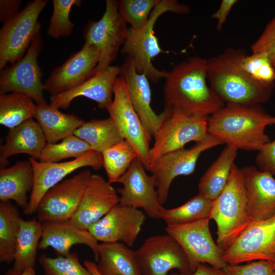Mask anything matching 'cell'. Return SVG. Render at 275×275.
Returning a JSON list of instances; mask_svg holds the SVG:
<instances>
[{
    "instance_id": "obj_8",
    "label": "cell",
    "mask_w": 275,
    "mask_h": 275,
    "mask_svg": "<svg viewBox=\"0 0 275 275\" xmlns=\"http://www.w3.org/2000/svg\"><path fill=\"white\" fill-rule=\"evenodd\" d=\"M48 1L29 2L12 19L3 23L0 30V69L8 63L14 64L25 54L41 24L38 18Z\"/></svg>"
},
{
    "instance_id": "obj_7",
    "label": "cell",
    "mask_w": 275,
    "mask_h": 275,
    "mask_svg": "<svg viewBox=\"0 0 275 275\" xmlns=\"http://www.w3.org/2000/svg\"><path fill=\"white\" fill-rule=\"evenodd\" d=\"M128 30L119 11V1H105L102 17L98 21L90 20L84 30L85 43L95 46L100 52L94 75L111 66L126 39Z\"/></svg>"
},
{
    "instance_id": "obj_13",
    "label": "cell",
    "mask_w": 275,
    "mask_h": 275,
    "mask_svg": "<svg viewBox=\"0 0 275 275\" xmlns=\"http://www.w3.org/2000/svg\"><path fill=\"white\" fill-rule=\"evenodd\" d=\"M106 110L123 139L135 150L145 168L149 163L152 138L149 135L129 98L126 84L118 77L114 87V97Z\"/></svg>"
},
{
    "instance_id": "obj_2",
    "label": "cell",
    "mask_w": 275,
    "mask_h": 275,
    "mask_svg": "<svg viewBox=\"0 0 275 275\" xmlns=\"http://www.w3.org/2000/svg\"><path fill=\"white\" fill-rule=\"evenodd\" d=\"M208 133L237 150L259 151L270 141L267 126L275 116L260 104H225L208 118Z\"/></svg>"
},
{
    "instance_id": "obj_37",
    "label": "cell",
    "mask_w": 275,
    "mask_h": 275,
    "mask_svg": "<svg viewBox=\"0 0 275 275\" xmlns=\"http://www.w3.org/2000/svg\"><path fill=\"white\" fill-rule=\"evenodd\" d=\"M92 150L90 145L74 134L69 136L59 143H47L39 161L56 162L69 158H78Z\"/></svg>"
},
{
    "instance_id": "obj_42",
    "label": "cell",
    "mask_w": 275,
    "mask_h": 275,
    "mask_svg": "<svg viewBox=\"0 0 275 275\" xmlns=\"http://www.w3.org/2000/svg\"><path fill=\"white\" fill-rule=\"evenodd\" d=\"M252 52L265 53L275 68V16L251 47Z\"/></svg>"
},
{
    "instance_id": "obj_43",
    "label": "cell",
    "mask_w": 275,
    "mask_h": 275,
    "mask_svg": "<svg viewBox=\"0 0 275 275\" xmlns=\"http://www.w3.org/2000/svg\"><path fill=\"white\" fill-rule=\"evenodd\" d=\"M256 167L275 176V139L266 144L256 156Z\"/></svg>"
},
{
    "instance_id": "obj_6",
    "label": "cell",
    "mask_w": 275,
    "mask_h": 275,
    "mask_svg": "<svg viewBox=\"0 0 275 275\" xmlns=\"http://www.w3.org/2000/svg\"><path fill=\"white\" fill-rule=\"evenodd\" d=\"M165 109L166 117L153 135L148 165L164 154L184 148L189 142L203 141L209 134L208 117L188 115L171 106H166Z\"/></svg>"
},
{
    "instance_id": "obj_48",
    "label": "cell",
    "mask_w": 275,
    "mask_h": 275,
    "mask_svg": "<svg viewBox=\"0 0 275 275\" xmlns=\"http://www.w3.org/2000/svg\"><path fill=\"white\" fill-rule=\"evenodd\" d=\"M23 271L14 267L9 269L5 275H21Z\"/></svg>"
},
{
    "instance_id": "obj_1",
    "label": "cell",
    "mask_w": 275,
    "mask_h": 275,
    "mask_svg": "<svg viewBox=\"0 0 275 275\" xmlns=\"http://www.w3.org/2000/svg\"><path fill=\"white\" fill-rule=\"evenodd\" d=\"M165 79L166 106L208 117L225 105L207 84V59L190 58L175 66Z\"/></svg>"
},
{
    "instance_id": "obj_30",
    "label": "cell",
    "mask_w": 275,
    "mask_h": 275,
    "mask_svg": "<svg viewBox=\"0 0 275 275\" xmlns=\"http://www.w3.org/2000/svg\"><path fill=\"white\" fill-rule=\"evenodd\" d=\"M74 134L88 144L92 150L101 153L124 140L109 117L85 121Z\"/></svg>"
},
{
    "instance_id": "obj_35",
    "label": "cell",
    "mask_w": 275,
    "mask_h": 275,
    "mask_svg": "<svg viewBox=\"0 0 275 275\" xmlns=\"http://www.w3.org/2000/svg\"><path fill=\"white\" fill-rule=\"evenodd\" d=\"M101 154L103 167L111 183H117L138 157L133 147L125 140L105 150Z\"/></svg>"
},
{
    "instance_id": "obj_33",
    "label": "cell",
    "mask_w": 275,
    "mask_h": 275,
    "mask_svg": "<svg viewBox=\"0 0 275 275\" xmlns=\"http://www.w3.org/2000/svg\"><path fill=\"white\" fill-rule=\"evenodd\" d=\"M36 104L29 96L11 92L0 95V124L9 129L33 118Z\"/></svg>"
},
{
    "instance_id": "obj_32",
    "label": "cell",
    "mask_w": 275,
    "mask_h": 275,
    "mask_svg": "<svg viewBox=\"0 0 275 275\" xmlns=\"http://www.w3.org/2000/svg\"><path fill=\"white\" fill-rule=\"evenodd\" d=\"M21 217L9 201L0 202V261L14 260Z\"/></svg>"
},
{
    "instance_id": "obj_24",
    "label": "cell",
    "mask_w": 275,
    "mask_h": 275,
    "mask_svg": "<svg viewBox=\"0 0 275 275\" xmlns=\"http://www.w3.org/2000/svg\"><path fill=\"white\" fill-rule=\"evenodd\" d=\"M42 232L38 249L53 248L58 256H66L71 247L85 244L92 251L95 259H98V241L88 230L80 229L67 222H45L42 223Z\"/></svg>"
},
{
    "instance_id": "obj_36",
    "label": "cell",
    "mask_w": 275,
    "mask_h": 275,
    "mask_svg": "<svg viewBox=\"0 0 275 275\" xmlns=\"http://www.w3.org/2000/svg\"><path fill=\"white\" fill-rule=\"evenodd\" d=\"M228 49L240 67L254 79L264 83H274L275 68L265 53L252 52L247 55L241 49Z\"/></svg>"
},
{
    "instance_id": "obj_9",
    "label": "cell",
    "mask_w": 275,
    "mask_h": 275,
    "mask_svg": "<svg viewBox=\"0 0 275 275\" xmlns=\"http://www.w3.org/2000/svg\"><path fill=\"white\" fill-rule=\"evenodd\" d=\"M223 142L210 134L203 141L188 148H182L163 155L146 168L154 176L160 204L168 200L170 188L174 179L179 176L192 174L201 154Z\"/></svg>"
},
{
    "instance_id": "obj_14",
    "label": "cell",
    "mask_w": 275,
    "mask_h": 275,
    "mask_svg": "<svg viewBox=\"0 0 275 275\" xmlns=\"http://www.w3.org/2000/svg\"><path fill=\"white\" fill-rule=\"evenodd\" d=\"M228 264H239L257 260L275 261V215L266 219L253 221L235 241L223 251Z\"/></svg>"
},
{
    "instance_id": "obj_16",
    "label": "cell",
    "mask_w": 275,
    "mask_h": 275,
    "mask_svg": "<svg viewBox=\"0 0 275 275\" xmlns=\"http://www.w3.org/2000/svg\"><path fill=\"white\" fill-rule=\"evenodd\" d=\"M34 171V185L24 214L36 213L39 203L52 187L60 183L69 174L79 169L89 167L98 170L103 167L102 154L90 150L82 156L64 162H45L30 157Z\"/></svg>"
},
{
    "instance_id": "obj_34",
    "label": "cell",
    "mask_w": 275,
    "mask_h": 275,
    "mask_svg": "<svg viewBox=\"0 0 275 275\" xmlns=\"http://www.w3.org/2000/svg\"><path fill=\"white\" fill-rule=\"evenodd\" d=\"M212 203V200L198 193L180 206L172 209L163 207L160 219L170 225L186 224L209 218Z\"/></svg>"
},
{
    "instance_id": "obj_10",
    "label": "cell",
    "mask_w": 275,
    "mask_h": 275,
    "mask_svg": "<svg viewBox=\"0 0 275 275\" xmlns=\"http://www.w3.org/2000/svg\"><path fill=\"white\" fill-rule=\"evenodd\" d=\"M209 221L206 218L186 224L167 225L165 229L184 251L193 273L200 264L207 263L221 269L227 264L223 251L212 238Z\"/></svg>"
},
{
    "instance_id": "obj_45",
    "label": "cell",
    "mask_w": 275,
    "mask_h": 275,
    "mask_svg": "<svg viewBox=\"0 0 275 275\" xmlns=\"http://www.w3.org/2000/svg\"><path fill=\"white\" fill-rule=\"evenodd\" d=\"M237 2V0H222L218 9L212 14L211 18L217 21L216 29L217 31L222 30L232 8Z\"/></svg>"
},
{
    "instance_id": "obj_44",
    "label": "cell",
    "mask_w": 275,
    "mask_h": 275,
    "mask_svg": "<svg viewBox=\"0 0 275 275\" xmlns=\"http://www.w3.org/2000/svg\"><path fill=\"white\" fill-rule=\"evenodd\" d=\"M20 0L0 1V21L4 23L16 16L19 12Z\"/></svg>"
},
{
    "instance_id": "obj_12",
    "label": "cell",
    "mask_w": 275,
    "mask_h": 275,
    "mask_svg": "<svg viewBox=\"0 0 275 275\" xmlns=\"http://www.w3.org/2000/svg\"><path fill=\"white\" fill-rule=\"evenodd\" d=\"M134 254L143 275H168L173 269L181 273L193 274L184 251L168 233L148 237Z\"/></svg>"
},
{
    "instance_id": "obj_27",
    "label": "cell",
    "mask_w": 275,
    "mask_h": 275,
    "mask_svg": "<svg viewBox=\"0 0 275 275\" xmlns=\"http://www.w3.org/2000/svg\"><path fill=\"white\" fill-rule=\"evenodd\" d=\"M34 118L40 125L49 144L57 143L73 135L85 122L73 114L62 113L46 103L36 104Z\"/></svg>"
},
{
    "instance_id": "obj_4",
    "label": "cell",
    "mask_w": 275,
    "mask_h": 275,
    "mask_svg": "<svg viewBox=\"0 0 275 275\" xmlns=\"http://www.w3.org/2000/svg\"><path fill=\"white\" fill-rule=\"evenodd\" d=\"M217 226L216 243L223 251L228 249L253 221L240 169L234 163L222 193L212 201L209 215Z\"/></svg>"
},
{
    "instance_id": "obj_47",
    "label": "cell",
    "mask_w": 275,
    "mask_h": 275,
    "mask_svg": "<svg viewBox=\"0 0 275 275\" xmlns=\"http://www.w3.org/2000/svg\"><path fill=\"white\" fill-rule=\"evenodd\" d=\"M84 265L90 271L92 275H101L97 270L96 264L90 260H86Z\"/></svg>"
},
{
    "instance_id": "obj_17",
    "label": "cell",
    "mask_w": 275,
    "mask_h": 275,
    "mask_svg": "<svg viewBox=\"0 0 275 275\" xmlns=\"http://www.w3.org/2000/svg\"><path fill=\"white\" fill-rule=\"evenodd\" d=\"M141 161L136 157L127 171L117 180L123 187L118 188L119 203L134 208H142L149 217L160 219L163 207L158 200L156 181L149 175Z\"/></svg>"
},
{
    "instance_id": "obj_38",
    "label": "cell",
    "mask_w": 275,
    "mask_h": 275,
    "mask_svg": "<svg viewBox=\"0 0 275 275\" xmlns=\"http://www.w3.org/2000/svg\"><path fill=\"white\" fill-rule=\"evenodd\" d=\"M80 0H53V13L47 29L48 36L54 39L70 36L75 26L69 14L74 6L79 7Z\"/></svg>"
},
{
    "instance_id": "obj_46",
    "label": "cell",
    "mask_w": 275,
    "mask_h": 275,
    "mask_svg": "<svg viewBox=\"0 0 275 275\" xmlns=\"http://www.w3.org/2000/svg\"><path fill=\"white\" fill-rule=\"evenodd\" d=\"M191 275H225L222 269L207 265L205 264H199Z\"/></svg>"
},
{
    "instance_id": "obj_18",
    "label": "cell",
    "mask_w": 275,
    "mask_h": 275,
    "mask_svg": "<svg viewBox=\"0 0 275 275\" xmlns=\"http://www.w3.org/2000/svg\"><path fill=\"white\" fill-rule=\"evenodd\" d=\"M146 219L145 212L118 203L88 231L97 241L132 247Z\"/></svg>"
},
{
    "instance_id": "obj_25",
    "label": "cell",
    "mask_w": 275,
    "mask_h": 275,
    "mask_svg": "<svg viewBox=\"0 0 275 275\" xmlns=\"http://www.w3.org/2000/svg\"><path fill=\"white\" fill-rule=\"evenodd\" d=\"M47 143L41 127L33 118L9 129L5 142L0 148L1 168L7 166L10 157L17 154H28L39 159Z\"/></svg>"
},
{
    "instance_id": "obj_15",
    "label": "cell",
    "mask_w": 275,
    "mask_h": 275,
    "mask_svg": "<svg viewBox=\"0 0 275 275\" xmlns=\"http://www.w3.org/2000/svg\"><path fill=\"white\" fill-rule=\"evenodd\" d=\"M92 174L85 169L62 180L42 198L36 214L38 221L67 222L76 212Z\"/></svg>"
},
{
    "instance_id": "obj_41",
    "label": "cell",
    "mask_w": 275,
    "mask_h": 275,
    "mask_svg": "<svg viewBox=\"0 0 275 275\" xmlns=\"http://www.w3.org/2000/svg\"><path fill=\"white\" fill-rule=\"evenodd\" d=\"M273 262L257 260L246 264H228L222 270L225 275H275Z\"/></svg>"
},
{
    "instance_id": "obj_20",
    "label": "cell",
    "mask_w": 275,
    "mask_h": 275,
    "mask_svg": "<svg viewBox=\"0 0 275 275\" xmlns=\"http://www.w3.org/2000/svg\"><path fill=\"white\" fill-rule=\"evenodd\" d=\"M119 203L117 190L102 176L92 174L76 212L69 222L86 230Z\"/></svg>"
},
{
    "instance_id": "obj_40",
    "label": "cell",
    "mask_w": 275,
    "mask_h": 275,
    "mask_svg": "<svg viewBox=\"0 0 275 275\" xmlns=\"http://www.w3.org/2000/svg\"><path fill=\"white\" fill-rule=\"evenodd\" d=\"M160 0H121L119 11L126 22L134 30L142 29L151 13Z\"/></svg>"
},
{
    "instance_id": "obj_39",
    "label": "cell",
    "mask_w": 275,
    "mask_h": 275,
    "mask_svg": "<svg viewBox=\"0 0 275 275\" xmlns=\"http://www.w3.org/2000/svg\"><path fill=\"white\" fill-rule=\"evenodd\" d=\"M39 262L44 275H92L82 266L76 253H70L66 256L52 258L45 254L41 255Z\"/></svg>"
},
{
    "instance_id": "obj_31",
    "label": "cell",
    "mask_w": 275,
    "mask_h": 275,
    "mask_svg": "<svg viewBox=\"0 0 275 275\" xmlns=\"http://www.w3.org/2000/svg\"><path fill=\"white\" fill-rule=\"evenodd\" d=\"M42 232V223L37 219H21L13 260L14 267L22 271L29 267H34Z\"/></svg>"
},
{
    "instance_id": "obj_50",
    "label": "cell",
    "mask_w": 275,
    "mask_h": 275,
    "mask_svg": "<svg viewBox=\"0 0 275 275\" xmlns=\"http://www.w3.org/2000/svg\"><path fill=\"white\" fill-rule=\"evenodd\" d=\"M170 275H188V274L181 273L180 272L179 273H171Z\"/></svg>"
},
{
    "instance_id": "obj_3",
    "label": "cell",
    "mask_w": 275,
    "mask_h": 275,
    "mask_svg": "<svg viewBox=\"0 0 275 275\" xmlns=\"http://www.w3.org/2000/svg\"><path fill=\"white\" fill-rule=\"evenodd\" d=\"M207 80L225 104L261 105L269 100L275 86V83H264L252 78L228 49L207 59Z\"/></svg>"
},
{
    "instance_id": "obj_26",
    "label": "cell",
    "mask_w": 275,
    "mask_h": 275,
    "mask_svg": "<svg viewBox=\"0 0 275 275\" xmlns=\"http://www.w3.org/2000/svg\"><path fill=\"white\" fill-rule=\"evenodd\" d=\"M34 185V171L30 160L18 161L0 170V200H13L23 210L27 207Z\"/></svg>"
},
{
    "instance_id": "obj_11",
    "label": "cell",
    "mask_w": 275,
    "mask_h": 275,
    "mask_svg": "<svg viewBox=\"0 0 275 275\" xmlns=\"http://www.w3.org/2000/svg\"><path fill=\"white\" fill-rule=\"evenodd\" d=\"M43 45L40 31L35 36L24 56L0 72V94H23L36 102L46 103L43 95L42 72L37 58Z\"/></svg>"
},
{
    "instance_id": "obj_49",
    "label": "cell",
    "mask_w": 275,
    "mask_h": 275,
    "mask_svg": "<svg viewBox=\"0 0 275 275\" xmlns=\"http://www.w3.org/2000/svg\"><path fill=\"white\" fill-rule=\"evenodd\" d=\"M21 275H36L34 267H29L24 269Z\"/></svg>"
},
{
    "instance_id": "obj_51",
    "label": "cell",
    "mask_w": 275,
    "mask_h": 275,
    "mask_svg": "<svg viewBox=\"0 0 275 275\" xmlns=\"http://www.w3.org/2000/svg\"><path fill=\"white\" fill-rule=\"evenodd\" d=\"M273 269L275 270V261L273 262Z\"/></svg>"
},
{
    "instance_id": "obj_22",
    "label": "cell",
    "mask_w": 275,
    "mask_h": 275,
    "mask_svg": "<svg viewBox=\"0 0 275 275\" xmlns=\"http://www.w3.org/2000/svg\"><path fill=\"white\" fill-rule=\"evenodd\" d=\"M245 190L250 215L253 221L275 215V178L255 166L240 169Z\"/></svg>"
},
{
    "instance_id": "obj_5",
    "label": "cell",
    "mask_w": 275,
    "mask_h": 275,
    "mask_svg": "<svg viewBox=\"0 0 275 275\" xmlns=\"http://www.w3.org/2000/svg\"><path fill=\"white\" fill-rule=\"evenodd\" d=\"M169 12L188 14L190 8L176 0H160L142 29L134 30L128 28L126 39L121 49L122 54L132 59L137 72L144 74L154 83L166 78L168 74V72L155 68L152 60L162 51L154 34V25L160 16Z\"/></svg>"
},
{
    "instance_id": "obj_19",
    "label": "cell",
    "mask_w": 275,
    "mask_h": 275,
    "mask_svg": "<svg viewBox=\"0 0 275 275\" xmlns=\"http://www.w3.org/2000/svg\"><path fill=\"white\" fill-rule=\"evenodd\" d=\"M99 60L98 50L84 43L80 50L51 71L43 82L44 90L54 96L76 87L94 75Z\"/></svg>"
},
{
    "instance_id": "obj_29",
    "label": "cell",
    "mask_w": 275,
    "mask_h": 275,
    "mask_svg": "<svg viewBox=\"0 0 275 275\" xmlns=\"http://www.w3.org/2000/svg\"><path fill=\"white\" fill-rule=\"evenodd\" d=\"M238 150L227 145L200 179L199 194L213 201L223 191L235 163Z\"/></svg>"
},
{
    "instance_id": "obj_21",
    "label": "cell",
    "mask_w": 275,
    "mask_h": 275,
    "mask_svg": "<svg viewBox=\"0 0 275 275\" xmlns=\"http://www.w3.org/2000/svg\"><path fill=\"white\" fill-rule=\"evenodd\" d=\"M119 75L124 80L130 102L149 135L152 138L162 123L166 110L156 114L151 106V91L148 78L135 69L133 60L126 56L120 67Z\"/></svg>"
},
{
    "instance_id": "obj_28",
    "label": "cell",
    "mask_w": 275,
    "mask_h": 275,
    "mask_svg": "<svg viewBox=\"0 0 275 275\" xmlns=\"http://www.w3.org/2000/svg\"><path fill=\"white\" fill-rule=\"evenodd\" d=\"M97 261L101 275H143L134 251L122 242L99 244Z\"/></svg>"
},
{
    "instance_id": "obj_23",
    "label": "cell",
    "mask_w": 275,
    "mask_h": 275,
    "mask_svg": "<svg viewBox=\"0 0 275 275\" xmlns=\"http://www.w3.org/2000/svg\"><path fill=\"white\" fill-rule=\"evenodd\" d=\"M120 67L110 66L76 87L54 96H50V104L58 109L68 108L78 97L95 101L99 108L107 109L114 97V87L119 75Z\"/></svg>"
}]
</instances>
